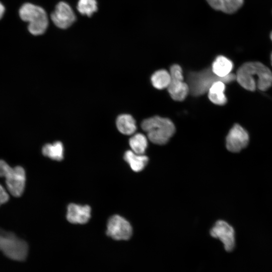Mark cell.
Wrapping results in <instances>:
<instances>
[{
	"label": "cell",
	"mask_w": 272,
	"mask_h": 272,
	"mask_svg": "<svg viewBox=\"0 0 272 272\" xmlns=\"http://www.w3.org/2000/svg\"><path fill=\"white\" fill-rule=\"evenodd\" d=\"M236 80L245 89L253 91L256 88L262 91L272 85V73L259 62H247L237 70Z\"/></svg>",
	"instance_id": "1"
},
{
	"label": "cell",
	"mask_w": 272,
	"mask_h": 272,
	"mask_svg": "<svg viewBox=\"0 0 272 272\" xmlns=\"http://www.w3.org/2000/svg\"><path fill=\"white\" fill-rule=\"evenodd\" d=\"M141 126L147 133L149 140L160 145L166 144L175 131L174 124L171 120L158 116L144 120Z\"/></svg>",
	"instance_id": "2"
},
{
	"label": "cell",
	"mask_w": 272,
	"mask_h": 272,
	"mask_svg": "<svg viewBox=\"0 0 272 272\" xmlns=\"http://www.w3.org/2000/svg\"><path fill=\"white\" fill-rule=\"evenodd\" d=\"M236 79V75L233 74L221 78L216 75L211 69H206L199 72L189 73L187 77V84L190 93L198 96L208 92L212 84L216 81L229 83L234 81Z\"/></svg>",
	"instance_id": "3"
},
{
	"label": "cell",
	"mask_w": 272,
	"mask_h": 272,
	"mask_svg": "<svg viewBox=\"0 0 272 272\" xmlns=\"http://www.w3.org/2000/svg\"><path fill=\"white\" fill-rule=\"evenodd\" d=\"M19 15L22 20L29 23L28 30L32 34L39 35L45 32L48 19L46 13L41 7L26 3L20 8Z\"/></svg>",
	"instance_id": "4"
},
{
	"label": "cell",
	"mask_w": 272,
	"mask_h": 272,
	"mask_svg": "<svg viewBox=\"0 0 272 272\" xmlns=\"http://www.w3.org/2000/svg\"><path fill=\"white\" fill-rule=\"evenodd\" d=\"M132 229L130 223L124 218L116 215L109 218L106 234L116 240H127L131 236Z\"/></svg>",
	"instance_id": "5"
},
{
	"label": "cell",
	"mask_w": 272,
	"mask_h": 272,
	"mask_svg": "<svg viewBox=\"0 0 272 272\" xmlns=\"http://www.w3.org/2000/svg\"><path fill=\"white\" fill-rule=\"evenodd\" d=\"M26 178L25 171L22 167H12L5 177L8 192L14 196H20L25 189Z\"/></svg>",
	"instance_id": "6"
},
{
	"label": "cell",
	"mask_w": 272,
	"mask_h": 272,
	"mask_svg": "<svg viewBox=\"0 0 272 272\" xmlns=\"http://www.w3.org/2000/svg\"><path fill=\"white\" fill-rule=\"evenodd\" d=\"M211 235L219 239L223 244L225 249L230 252L235 246V232L233 227L225 221H217L210 231Z\"/></svg>",
	"instance_id": "7"
},
{
	"label": "cell",
	"mask_w": 272,
	"mask_h": 272,
	"mask_svg": "<svg viewBox=\"0 0 272 272\" xmlns=\"http://www.w3.org/2000/svg\"><path fill=\"white\" fill-rule=\"evenodd\" d=\"M249 142L247 132L239 124H235L229 131L226 140L227 150L231 152H238L246 147Z\"/></svg>",
	"instance_id": "8"
},
{
	"label": "cell",
	"mask_w": 272,
	"mask_h": 272,
	"mask_svg": "<svg viewBox=\"0 0 272 272\" xmlns=\"http://www.w3.org/2000/svg\"><path fill=\"white\" fill-rule=\"evenodd\" d=\"M53 23L57 27L66 29L76 20V16L72 8L67 3L60 2L51 15Z\"/></svg>",
	"instance_id": "9"
},
{
	"label": "cell",
	"mask_w": 272,
	"mask_h": 272,
	"mask_svg": "<svg viewBox=\"0 0 272 272\" xmlns=\"http://www.w3.org/2000/svg\"><path fill=\"white\" fill-rule=\"evenodd\" d=\"M91 208L88 205L71 203L67 207L66 218L73 224H85L91 217Z\"/></svg>",
	"instance_id": "10"
},
{
	"label": "cell",
	"mask_w": 272,
	"mask_h": 272,
	"mask_svg": "<svg viewBox=\"0 0 272 272\" xmlns=\"http://www.w3.org/2000/svg\"><path fill=\"white\" fill-rule=\"evenodd\" d=\"M167 89L172 98L178 101H183L189 92L187 83L183 81V76L171 77V81Z\"/></svg>",
	"instance_id": "11"
},
{
	"label": "cell",
	"mask_w": 272,
	"mask_h": 272,
	"mask_svg": "<svg viewBox=\"0 0 272 272\" xmlns=\"http://www.w3.org/2000/svg\"><path fill=\"white\" fill-rule=\"evenodd\" d=\"M214 9L227 14L237 12L243 5L244 0H206Z\"/></svg>",
	"instance_id": "12"
},
{
	"label": "cell",
	"mask_w": 272,
	"mask_h": 272,
	"mask_svg": "<svg viewBox=\"0 0 272 272\" xmlns=\"http://www.w3.org/2000/svg\"><path fill=\"white\" fill-rule=\"evenodd\" d=\"M225 83L221 81L214 83L208 91V97L214 104L223 105L226 103L227 99L224 94Z\"/></svg>",
	"instance_id": "13"
},
{
	"label": "cell",
	"mask_w": 272,
	"mask_h": 272,
	"mask_svg": "<svg viewBox=\"0 0 272 272\" xmlns=\"http://www.w3.org/2000/svg\"><path fill=\"white\" fill-rule=\"evenodd\" d=\"M233 68V63L231 60L220 55L213 62L211 69L216 75L223 78L231 74Z\"/></svg>",
	"instance_id": "14"
},
{
	"label": "cell",
	"mask_w": 272,
	"mask_h": 272,
	"mask_svg": "<svg viewBox=\"0 0 272 272\" xmlns=\"http://www.w3.org/2000/svg\"><path fill=\"white\" fill-rule=\"evenodd\" d=\"M124 159L128 163L131 169L137 172L144 169L149 161L147 156L135 153L131 150L125 152Z\"/></svg>",
	"instance_id": "15"
},
{
	"label": "cell",
	"mask_w": 272,
	"mask_h": 272,
	"mask_svg": "<svg viewBox=\"0 0 272 272\" xmlns=\"http://www.w3.org/2000/svg\"><path fill=\"white\" fill-rule=\"evenodd\" d=\"M116 125L119 131L125 135L132 134L137 129L135 120L128 114L119 115L116 120Z\"/></svg>",
	"instance_id": "16"
},
{
	"label": "cell",
	"mask_w": 272,
	"mask_h": 272,
	"mask_svg": "<svg viewBox=\"0 0 272 272\" xmlns=\"http://www.w3.org/2000/svg\"><path fill=\"white\" fill-rule=\"evenodd\" d=\"M63 145L59 141H56L52 144H46L42 149V152L44 156L58 161L63 159Z\"/></svg>",
	"instance_id": "17"
},
{
	"label": "cell",
	"mask_w": 272,
	"mask_h": 272,
	"mask_svg": "<svg viewBox=\"0 0 272 272\" xmlns=\"http://www.w3.org/2000/svg\"><path fill=\"white\" fill-rule=\"evenodd\" d=\"M171 81L170 73L165 70L155 72L151 77V82L156 89L161 90L167 88Z\"/></svg>",
	"instance_id": "18"
},
{
	"label": "cell",
	"mask_w": 272,
	"mask_h": 272,
	"mask_svg": "<svg viewBox=\"0 0 272 272\" xmlns=\"http://www.w3.org/2000/svg\"><path fill=\"white\" fill-rule=\"evenodd\" d=\"M129 144L131 151L139 154H144L148 146V140L144 134L137 133L129 139Z\"/></svg>",
	"instance_id": "19"
},
{
	"label": "cell",
	"mask_w": 272,
	"mask_h": 272,
	"mask_svg": "<svg viewBox=\"0 0 272 272\" xmlns=\"http://www.w3.org/2000/svg\"><path fill=\"white\" fill-rule=\"evenodd\" d=\"M96 0H79L77 9L83 15L91 17L97 10Z\"/></svg>",
	"instance_id": "20"
},
{
	"label": "cell",
	"mask_w": 272,
	"mask_h": 272,
	"mask_svg": "<svg viewBox=\"0 0 272 272\" xmlns=\"http://www.w3.org/2000/svg\"><path fill=\"white\" fill-rule=\"evenodd\" d=\"M5 161L0 160V177H6L12 169Z\"/></svg>",
	"instance_id": "21"
},
{
	"label": "cell",
	"mask_w": 272,
	"mask_h": 272,
	"mask_svg": "<svg viewBox=\"0 0 272 272\" xmlns=\"http://www.w3.org/2000/svg\"><path fill=\"white\" fill-rule=\"evenodd\" d=\"M8 191L0 184V206L7 202L9 199Z\"/></svg>",
	"instance_id": "22"
},
{
	"label": "cell",
	"mask_w": 272,
	"mask_h": 272,
	"mask_svg": "<svg viewBox=\"0 0 272 272\" xmlns=\"http://www.w3.org/2000/svg\"><path fill=\"white\" fill-rule=\"evenodd\" d=\"M5 12V7L2 3H0V19L2 17Z\"/></svg>",
	"instance_id": "23"
},
{
	"label": "cell",
	"mask_w": 272,
	"mask_h": 272,
	"mask_svg": "<svg viewBox=\"0 0 272 272\" xmlns=\"http://www.w3.org/2000/svg\"><path fill=\"white\" fill-rule=\"evenodd\" d=\"M270 39H271V41H272V31H271V32L270 33Z\"/></svg>",
	"instance_id": "24"
},
{
	"label": "cell",
	"mask_w": 272,
	"mask_h": 272,
	"mask_svg": "<svg viewBox=\"0 0 272 272\" xmlns=\"http://www.w3.org/2000/svg\"><path fill=\"white\" fill-rule=\"evenodd\" d=\"M271 64H272V53H271Z\"/></svg>",
	"instance_id": "25"
}]
</instances>
